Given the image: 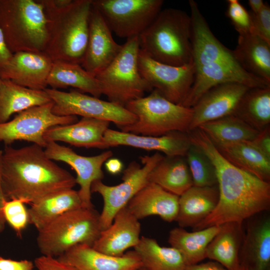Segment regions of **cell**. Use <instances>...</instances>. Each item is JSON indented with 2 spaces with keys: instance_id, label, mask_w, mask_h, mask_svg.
I'll return each instance as SVG.
<instances>
[{
  "instance_id": "36",
  "label": "cell",
  "mask_w": 270,
  "mask_h": 270,
  "mask_svg": "<svg viewBox=\"0 0 270 270\" xmlns=\"http://www.w3.org/2000/svg\"><path fill=\"white\" fill-rule=\"evenodd\" d=\"M260 132L270 123V86L250 88L233 113Z\"/></svg>"
},
{
  "instance_id": "47",
  "label": "cell",
  "mask_w": 270,
  "mask_h": 270,
  "mask_svg": "<svg viewBox=\"0 0 270 270\" xmlns=\"http://www.w3.org/2000/svg\"><path fill=\"white\" fill-rule=\"evenodd\" d=\"M107 171L112 174H116L120 172L123 168L122 162L116 158H110L104 163Z\"/></svg>"
},
{
  "instance_id": "31",
  "label": "cell",
  "mask_w": 270,
  "mask_h": 270,
  "mask_svg": "<svg viewBox=\"0 0 270 270\" xmlns=\"http://www.w3.org/2000/svg\"><path fill=\"white\" fill-rule=\"evenodd\" d=\"M220 229V225L192 232L175 228L170 232L168 242L180 253L187 266L194 264L206 258V248Z\"/></svg>"
},
{
  "instance_id": "11",
  "label": "cell",
  "mask_w": 270,
  "mask_h": 270,
  "mask_svg": "<svg viewBox=\"0 0 270 270\" xmlns=\"http://www.w3.org/2000/svg\"><path fill=\"white\" fill-rule=\"evenodd\" d=\"M162 0H92L112 32L126 39L138 36L162 10Z\"/></svg>"
},
{
  "instance_id": "23",
  "label": "cell",
  "mask_w": 270,
  "mask_h": 270,
  "mask_svg": "<svg viewBox=\"0 0 270 270\" xmlns=\"http://www.w3.org/2000/svg\"><path fill=\"white\" fill-rule=\"evenodd\" d=\"M179 196L159 186L148 182L129 202L126 206L138 220L158 216L167 222L176 221Z\"/></svg>"
},
{
  "instance_id": "39",
  "label": "cell",
  "mask_w": 270,
  "mask_h": 270,
  "mask_svg": "<svg viewBox=\"0 0 270 270\" xmlns=\"http://www.w3.org/2000/svg\"><path fill=\"white\" fill-rule=\"evenodd\" d=\"M226 14L238 34L250 32L252 28L250 12L238 0H228Z\"/></svg>"
},
{
  "instance_id": "20",
  "label": "cell",
  "mask_w": 270,
  "mask_h": 270,
  "mask_svg": "<svg viewBox=\"0 0 270 270\" xmlns=\"http://www.w3.org/2000/svg\"><path fill=\"white\" fill-rule=\"evenodd\" d=\"M57 259L77 270H136L142 267L140 258L134 250L114 256L86 244L74 246Z\"/></svg>"
},
{
  "instance_id": "19",
  "label": "cell",
  "mask_w": 270,
  "mask_h": 270,
  "mask_svg": "<svg viewBox=\"0 0 270 270\" xmlns=\"http://www.w3.org/2000/svg\"><path fill=\"white\" fill-rule=\"evenodd\" d=\"M106 148L128 146L148 150H156L168 157L186 156L192 144L188 132H173L154 136L135 134L108 128L104 134Z\"/></svg>"
},
{
  "instance_id": "14",
  "label": "cell",
  "mask_w": 270,
  "mask_h": 270,
  "mask_svg": "<svg viewBox=\"0 0 270 270\" xmlns=\"http://www.w3.org/2000/svg\"><path fill=\"white\" fill-rule=\"evenodd\" d=\"M138 66L140 75L152 90L180 105L194 82L193 63L180 66L168 65L151 58L140 48Z\"/></svg>"
},
{
  "instance_id": "50",
  "label": "cell",
  "mask_w": 270,
  "mask_h": 270,
  "mask_svg": "<svg viewBox=\"0 0 270 270\" xmlns=\"http://www.w3.org/2000/svg\"><path fill=\"white\" fill-rule=\"evenodd\" d=\"M136 270H146L143 267H141L140 268Z\"/></svg>"
},
{
  "instance_id": "18",
  "label": "cell",
  "mask_w": 270,
  "mask_h": 270,
  "mask_svg": "<svg viewBox=\"0 0 270 270\" xmlns=\"http://www.w3.org/2000/svg\"><path fill=\"white\" fill-rule=\"evenodd\" d=\"M52 62L44 52H16L0 72V79L32 90H44Z\"/></svg>"
},
{
  "instance_id": "9",
  "label": "cell",
  "mask_w": 270,
  "mask_h": 270,
  "mask_svg": "<svg viewBox=\"0 0 270 270\" xmlns=\"http://www.w3.org/2000/svg\"><path fill=\"white\" fill-rule=\"evenodd\" d=\"M139 51L138 36L127 39L115 59L96 76L102 94L109 102L125 107L130 102L152 90L140 74Z\"/></svg>"
},
{
  "instance_id": "10",
  "label": "cell",
  "mask_w": 270,
  "mask_h": 270,
  "mask_svg": "<svg viewBox=\"0 0 270 270\" xmlns=\"http://www.w3.org/2000/svg\"><path fill=\"white\" fill-rule=\"evenodd\" d=\"M164 157L156 152L152 156H140L142 165L136 162H131L124 170L122 182L118 184L108 186L102 180L92 183L91 192L100 194L104 202L100 215L102 231L112 224L117 212L126 206L130 200L149 182L150 172Z\"/></svg>"
},
{
  "instance_id": "8",
  "label": "cell",
  "mask_w": 270,
  "mask_h": 270,
  "mask_svg": "<svg viewBox=\"0 0 270 270\" xmlns=\"http://www.w3.org/2000/svg\"><path fill=\"white\" fill-rule=\"evenodd\" d=\"M125 108L136 117L132 124L120 126V131L158 136L173 132H188L193 111L174 103L156 90L146 96L128 102Z\"/></svg>"
},
{
  "instance_id": "21",
  "label": "cell",
  "mask_w": 270,
  "mask_h": 270,
  "mask_svg": "<svg viewBox=\"0 0 270 270\" xmlns=\"http://www.w3.org/2000/svg\"><path fill=\"white\" fill-rule=\"evenodd\" d=\"M140 228L139 220L124 206L116 214L112 224L101 232L92 247L108 255L122 256L138 244Z\"/></svg>"
},
{
  "instance_id": "3",
  "label": "cell",
  "mask_w": 270,
  "mask_h": 270,
  "mask_svg": "<svg viewBox=\"0 0 270 270\" xmlns=\"http://www.w3.org/2000/svg\"><path fill=\"white\" fill-rule=\"evenodd\" d=\"M44 148L33 144L18 148L5 146L2 186L6 200L18 199L30 205L76 186V178L48 158Z\"/></svg>"
},
{
  "instance_id": "25",
  "label": "cell",
  "mask_w": 270,
  "mask_h": 270,
  "mask_svg": "<svg viewBox=\"0 0 270 270\" xmlns=\"http://www.w3.org/2000/svg\"><path fill=\"white\" fill-rule=\"evenodd\" d=\"M241 264L250 270H269L270 266V220L254 221L248 227L240 254Z\"/></svg>"
},
{
  "instance_id": "40",
  "label": "cell",
  "mask_w": 270,
  "mask_h": 270,
  "mask_svg": "<svg viewBox=\"0 0 270 270\" xmlns=\"http://www.w3.org/2000/svg\"><path fill=\"white\" fill-rule=\"evenodd\" d=\"M252 20L250 32L270 43V6L267 3L258 13L250 12Z\"/></svg>"
},
{
  "instance_id": "30",
  "label": "cell",
  "mask_w": 270,
  "mask_h": 270,
  "mask_svg": "<svg viewBox=\"0 0 270 270\" xmlns=\"http://www.w3.org/2000/svg\"><path fill=\"white\" fill-rule=\"evenodd\" d=\"M47 84L56 90L72 87L98 98L102 94L96 78L78 64L53 61Z\"/></svg>"
},
{
  "instance_id": "5",
  "label": "cell",
  "mask_w": 270,
  "mask_h": 270,
  "mask_svg": "<svg viewBox=\"0 0 270 270\" xmlns=\"http://www.w3.org/2000/svg\"><path fill=\"white\" fill-rule=\"evenodd\" d=\"M140 48L151 58L180 66L192 63L190 16L182 10H161L138 36Z\"/></svg>"
},
{
  "instance_id": "15",
  "label": "cell",
  "mask_w": 270,
  "mask_h": 270,
  "mask_svg": "<svg viewBox=\"0 0 270 270\" xmlns=\"http://www.w3.org/2000/svg\"><path fill=\"white\" fill-rule=\"evenodd\" d=\"M44 150L50 160L64 162L76 171V182L80 187L78 191L82 206L92 208L91 185L95 180L103 178L102 166L112 158V152L108 150L96 156H86L78 154L69 147L53 142H48Z\"/></svg>"
},
{
  "instance_id": "38",
  "label": "cell",
  "mask_w": 270,
  "mask_h": 270,
  "mask_svg": "<svg viewBox=\"0 0 270 270\" xmlns=\"http://www.w3.org/2000/svg\"><path fill=\"white\" fill-rule=\"evenodd\" d=\"M24 203L18 199L7 200L4 204L2 212L6 222L12 227L18 236H21L28 222V209Z\"/></svg>"
},
{
  "instance_id": "28",
  "label": "cell",
  "mask_w": 270,
  "mask_h": 270,
  "mask_svg": "<svg viewBox=\"0 0 270 270\" xmlns=\"http://www.w3.org/2000/svg\"><path fill=\"white\" fill-rule=\"evenodd\" d=\"M82 206L78 190H65L48 195L30 204L29 224L38 231L63 214Z\"/></svg>"
},
{
  "instance_id": "29",
  "label": "cell",
  "mask_w": 270,
  "mask_h": 270,
  "mask_svg": "<svg viewBox=\"0 0 270 270\" xmlns=\"http://www.w3.org/2000/svg\"><path fill=\"white\" fill-rule=\"evenodd\" d=\"M50 102L52 100L45 90H32L0 79V123L8 121L14 113Z\"/></svg>"
},
{
  "instance_id": "7",
  "label": "cell",
  "mask_w": 270,
  "mask_h": 270,
  "mask_svg": "<svg viewBox=\"0 0 270 270\" xmlns=\"http://www.w3.org/2000/svg\"><path fill=\"white\" fill-rule=\"evenodd\" d=\"M100 215L94 207H81L60 215L38 231L40 253L54 258L78 244L92 246L102 232Z\"/></svg>"
},
{
  "instance_id": "13",
  "label": "cell",
  "mask_w": 270,
  "mask_h": 270,
  "mask_svg": "<svg viewBox=\"0 0 270 270\" xmlns=\"http://www.w3.org/2000/svg\"><path fill=\"white\" fill-rule=\"evenodd\" d=\"M53 102L36 106L18 113L6 122L0 123V142L10 146L16 140L31 142L45 148L44 138L50 128L76 122L77 116H60L52 112Z\"/></svg>"
},
{
  "instance_id": "6",
  "label": "cell",
  "mask_w": 270,
  "mask_h": 270,
  "mask_svg": "<svg viewBox=\"0 0 270 270\" xmlns=\"http://www.w3.org/2000/svg\"><path fill=\"white\" fill-rule=\"evenodd\" d=\"M0 28L12 54L44 52L46 18L37 0H0Z\"/></svg>"
},
{
  "instance_id": "44",
  "label": "cell",
  "mask_w": 270,
  "mask_h": 270,
  "mask_svg": "<svg viewBox=\"0 0 270 270\" xmlns=\"http://www.w3.org/2000/svg\"><path fill=\"white\" fill-rule=\"evenodd\" d=\"M12 54L7 46L3 32L0 28V72L8 63Z\"/></svg>"
},
{
  "instance_id": "45",
  "label": "cell",
  "mask_w": 270,
  "mask_h": 270,
  "mask_svg": "<svg viewBox=\"0 0 270 270\" xmlns=\"http://www.w3.org/2000/svg\"><path fill=\"white\" fill-rule=\"evenodd\" d=\"M2 153L3 150L0 148V233L4 231L6 223L3 214L2 208L4 202L7 200L5 198L2 186Z\"/></svg>"
},
{
  "instance_id": "41",
  "label": "cell",
  "mask_w": 270,
  "mask_h": 270,
  "mask_svg": "<svg viewBox=\"0 0 270 270\" xmlns=\"http://www.w3.org/2000/svg\"><path fill=\"white\" fill-rule=\"evenodd\" d=\"M34 264L38 270H77L57 258L43 255L35 258Z\"/></svg>"
},
{
  "instance_id": "43",
  "label": "cell",
  "mask_w": 270,
  "mask_h": 270,
  "mask_svg": "<svg viewBox=\"0 0 270 270\" xmlns=\"http://www.w3.org/2000/svg\"><path fill=\"white\" fill-rule=\"evenodd\" d=\"M251 142L260 151L270 158V126L260 131Z\"/></svg>"
},
{
  "instance_id": "52",
  "label": "cell",
  "mask_w": 270,
  "mask_h": 270,
  "mask_svg": "<svg viewBox=\"0 0 270 270\" xmlns=\"http://www.w3.org/2000/svg\"></svg>"
},
{
  "instance_id": "27",
  "label": "cell",
  "mask_w": 270,
  "mask_h": 270,
  "mask_svg": "<svg viewBox=\"0 0 270 270\" xmlns=\"http://www.w3.org/2000/svg\"><path fill=\"white\" fill-rule=\"evenodd\" d=\"M244 236L242 224H221L220 231L206 248V258L218 262L228 270H238L240 266V254Z\"/></svg>"
},
{
  "instance_id": "22",
  "label": "cell",
  "mask_w": 270,
  "mask_h": 270,
  "mask_svg": "<svg viewBox=\"0 0 270 270\" xmlns=\"http://www.w3.org/2000/svg\"><path fill=\"white\" fill-rule=\"evenodd\" d=\"M110 124L106 120L82 117L76 122L48 128L44 138L46 143L63 142L76 147L106 148L104 134Z\"/></svg>"
},
{
  "instance_id": "32",
  "label": "cell",
  "mask_w": 270,
  "mask_h": 270,
  "mask_svg": "<svg viewBox=\"0 0 270 270\" xmlns=\"http://www.w3.org/2000/svg\"><path fill=\"white\" fill-rule=\"evenodd\" d=\"M182 158L164 157L150 172L149 182L178 196H181L193 186L187 162Z\"/></svg>"
},
{
  "instance_id": "49",
  "label": "cell",
  "mask_w": 270,
  "mask_h": 270,
  "mask_svg": "<svg viewBox=\"0 0 270 270\" xmlns=\"http://www.w3.org/2000/svg\"><path fill=\"white\" fill-rule=\"evenodd\" d=\"M238 270H250L248 269L246 266L240 264V266L239 267V268H238Z\"/></svg>"
},
{
  "instance_id": "37",
  "label": "cell",
  "mask_w": 270,
  "mask_h": 270,
  "mask_svg": "<svg viewBox=\"0 0 270 270\" xmlns=\"http://www.w3.org/2000/svg\"><path fill=\"white\" fill-rule=\"evenodd\" d=\"M186 156L193 186H212L217 184L214 166L208 157L199 147L192 143Z\"/></svg>"
},
{
  "instance_id": "2",
  "label": "cell",
  "mask_w": 270,
  "mask_h": 270,
  "mask_svg": "<svg viewBox=\"0 0 270 270\" xmlns=\"http://www.w3.org/2000/svg\"><path fill=\"white\" fill-rule=\"evenodd\" d=\"M188 3L194 76L183 105L193 106L206 92L222 84L236 82L250 88L269 86V82L243 68L233 51L213 34L197 3L194 0Z\"/></svg>"
},
{
  "instance_id": "24",
  "label": "cell",
  "mask_w": 270,
  "mask_h": 270,
  "mask_svg": "<svg viewBox=\"0 0 270 270\" xmlns=\"http://www.w3.org/2000/svg\"><path fill=\"white\" fill-rule=\"evenodd\" d=\"M218 200V186H192L179 196L176 221L180 228H194L214 210Z\"/></svg>"
},
{
  "instance_id": "42",
  "label": "cell",
  "mask_w": 270,
  "mask_h": 270,
  "mask_svg": "<svg viewBox=\"0 0 270 270\" xmlns=\"http://www.w3.org/2000/svg\"><path fill=\"white\" fill-rule=\"evenodd\" d=\"M33 262L27 260H15L0 257V270H32Z\"/></svg>"
},
{
  "instance_id": "35",
  "label": "cell",
  "mask_w": 270,
  "mask_h": 270,
  "mask_svg": "<svg viewBox=\"0 0 270 270\" xmlns=\"http://www.w3.org/2000/svg\"><path fill=\"white\" fill-rule=\"evenodd\" d=\"M134 250L146 270H184L187 266L176 249L160 246L152 238L142 236Z\"/></svg>"
},
{
  "instance_id": "33",
  "label": "cell",
  "mask_w": 270,
  "mask_h": 270,
  "mask_svg": "<svg viewBox=\"0 0 270 270\" xmlns=\"http://www.w3.org/2000/svg\"><path fill=\"white\" fill-rule=\"evenodd\" d=\"M228 160L261 180L270 179V158L260 151L251 141L216 146Z\"/></svg>"
},
{
  "instance_id": "12",
  "label": "cell",
  "mask_w": 270,
  "mask_h": 270,
  "mask_svg": "<svg viewBox=\"0 0 270 270\" xmlns=\"http://www.w3.org/2000/svg\"><path fill=\"white\" fill-rule=\"evenodd\" d=\"M51 98L52 112L58 116H80L106 120L118 128L129 125L136 120V116L125 107L86 94L76 90L69 92L46 88Z\"/></svg>"
},
{
  "instance_id": "17",
  "label": "cell",
  "mask_w": 270,
  "mask_h": 270,
  "mask_svg": "<svg viewBox=\"0 0 270 270\" xmlns=\"http://www.w3.org/2000/svg\"><path fill=\"white\" fill-rule=\"evenodd\" d=\"M249 88L236 82L222 84L211 88L192 108L190 131L204 123L232 114Z\"/></svg>"
},
{
  "instance_id": "34",
  "label": "cell",
  "mask_w": 270,
  "mask_h": 270,
  "mask_svg": "<svg viewBox=\"0 0 270 270\" xmlns=\"http://www.w3.org/2000/svg\"><path fill=\"white\" fill-rule=\"evenodd\" d=\"M198 128L216 146L252 141L260 132L234 114L204 123Z\"/></svg>"
},
{
  "instance_id": "16",
  "label": "cell",
  "mask_w": 270,
  "mask_h": 270,
  "mask_svg": "<svg viewBox=\"0 0 270 270\" xmlns=\"http://www.w3.org/2000/svg\"><path fill=\"white\" fill-rule=\"evenodd\" d=\"M122 48V45L115 42L102 16L92 5L88 41L82 66L96 77L112 62Z\"/></svg>"
},
{
  "instance_id": "46",
  "label": "cell",
  "mask_w": 270,
  "mask_h": 270,
  "mask_svg": "<svg viewBox=\"0 0 270 270\" xmlns=\"http://www.w3.org/2000/svg\"><path fill=\"white\" fill-rule=\"evenodd\" d=\"M184 270H228L224 266L216 262H208L186 266Z\"/></svg>"
},
{
  "instance_id": "4",
  "label": "cell",
  "mask_w": 270,
  "mask_h": 270,
  "mask_svg": "<svg viewBox=\"0 0 270 270\" xmlns=\"http://www.w3.org/2000/svg\"><path fill=\"white\" fill-rule=\"evenodd\" d=\"M92 2L72 0L64 8H44L48 32L44 52L53 61L81 64L88 41Z\"/></svg>"
},
{
  "instance_id": "1",
  "label": "cell",
  "mask_w": 270,
  "mask_h": 270,
  "mask_svg": "<svg viewBox=\"0 0 270 270\" xmlns=\"http://www.w3.org/2000/svg\"><path fill=\"white\" fill-rule=\"evenodd\" d=\"M192 144L199 147L213 164L216 174L218 200L214 210L193 228L200 230L228 222L242 224L270 206V184L232 164L219 152L209 138L196 128L188 132Z\"/></svg>"
},
{
  "instance_id": "51",
  "label": "cell",
  "mask_w": 270,
  "mask_h": 270,
  "mask_svg": "<svg viewBox=\"0 0 270 270\" xmlns=\"http://www.w3.org/2000/svg\"></svg>"
},
{
  "instance_id": "48",
  "label": "cell",
  "mask_w": 270,
  "mask_h": 270,
  "mask_svg": "<svg viewBox=\"0 0 270 270\" xmlns=\"http://www.w3.org/2000/svg\"><path fill=\"white\" fill-rule=\"evenodd\" d=\"M248 3L253 14L259 12L264 4L262 0H248Z\"/></svg>"
},
{
  "instance_id": "26",
  "label": "cell",
  "mask_w": 270,
  "mask_h": 270,
  "mask_svg": "<svg viewBox=\"0 0 270 270\" xmlns=\"http://www.w3.org/2000/svg\"><path fill=\"white\" fill-rule=\"evenodd\" d=\"M232 51L246 71L270 82V43L250 32L240 34Z\"/></svg>"
}]
</instances>
